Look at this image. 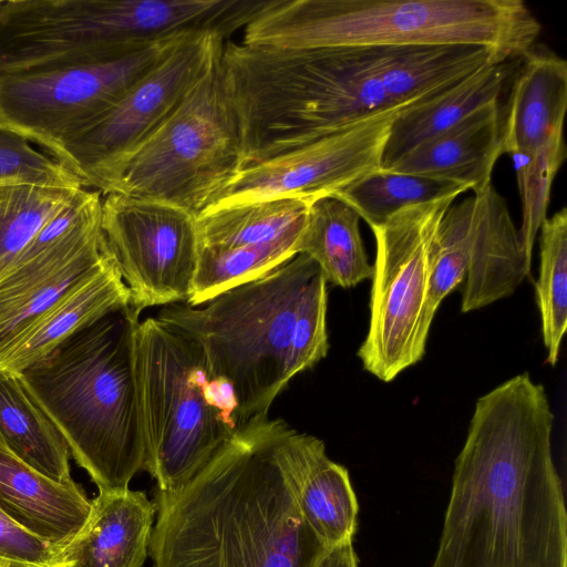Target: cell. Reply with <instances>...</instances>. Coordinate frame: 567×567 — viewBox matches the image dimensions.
Returning <instances> with one entry per match:
<instances>
[{"label": "cell", "instance_id": "cell-28", "mask_svg": "<svg viewBox=\"0 0 567 567\" xmlns=\"http://www.w3.org/2000/svg\"><path fill=\"white\" fill-rule=\"evenodd\" d=\"M80 189L0 185V281L42 227L66 207Z\"/></svg>", "mask_w": 567, "mask_h": 567}, {"label": "cell", "instance_id": "cell-12", "mask_svg": "<svg viewBox=\"0 0 567 567\" xmlns=\"http://www.w3.org/2000/svg\"><path fill=\"white\" fill-rule=\"evenodd\" d=\"M188 35L109 62L0 75V127L39 144L52 157Z\"/></svg>", "mask_w": 567, "mask_h": 567}, {"label": "cell", "instance_id": "cell-22", "mask_svg": "<svg viewBox=\"0 0 567 567\" xmlns=\"http://www.w3.org/2000/svg\"><path fill=\"white\" fill-rule=\"evenodd\" d=\"M360 216L336 196L315 200L307 213L297 252L309 256L327 282L351 288L371 279L373 266L360 235Z\"/></svg>", "mask_w": 567, "mask_h": 567}, {"label": "cell", "instance_id": "cell-15", "mask_svg": "<svg viewBox=\"0 0 567 567\" xmlns=\"http://www.w3.org/2000/svg\"><path fill=\"white\" fill-rule=\"evenodd\" d=\"M467 267L462 312L509 297L526 277L518 230L505 199L491 185L468 197Z\"/></svg>", "mask_w": 567, "mask_h": 567}, {"label": "cell", "instance_id": "cell-26", "mask_svg": "<svg viewBox=\"0 0 567 567\" xmlns=\"http://www.w3.org/2000/svg\"><path fill=\"white\" fill-rule=\"evenodd\" d=\"M301 514L328 546L352 542L359 505L348 470L331 461L326 449L313 458L299 493Z\"/></svg>", "mask_w": 567, "mask_h": 567}, {"label": "cell", "instance_id": "cell-32", "mask_svg": "<svg viewBox=\"0 0 567 567\" xmlns=\"http://www.w3.org/2000/svg\"><path fill=\"white\" fill-rule=\"evenodd\" d=\"M82 188L80 179L23 137L0 127V185Z\"/></svg>", "mask_w": 567, "mask_h": 567}, {"label": "cell", "instance_id": "cell-27", "mask_svg": "<svg viewBox=\"0 0 567 567\" xmlns=\"http://www.w3.org/2000/svg\"><path fill=\"white\" fill-rule=\"evenodd\" d=\"M468 189L457 183L419 175L378 169L333 195L357 212L372 227L399 210L454 197Z\"/></svg>", "mask_w": 567, "mask_h": 567}, {"label": "cell", "instance_id": "cell-35", "mask_svg": "<svg viewBox=\"0 0 567 567\" xmlns=\"http://www.w3.org/2000/svg\"><path fill=\"white\" fill-rule=\"evenodd\" d=\"M315 567H359L352 542L329 548Z\"/></svg>", "mask_w": 567, "mask_h": 567}, {"label": "cell", "instance_id": "cell-1", "mask_svg": "<svg viewBox=\"0 0 567 567\" xmlns=\"http://www.w3.org/2000/svg\"><path fill=\"white\" fill-rule=\"evenodd\" d=\"M502 60L476 45L276 50L227 41L219 69L245 168L402 112Z\"/></svg>", "mask_w": 567, "mask_h": 567}, {"label": "cell", "instance_id": "cell-20", "mask_svg": "<svg viewBox=\"0 0 567 567\" xmlns=\"http://www.w3.org/2000/svg\"><path fill=\"white\" fill-rule=\"evenodd\" d=\"M155 516L154 502L142 491L99 493L64 558L70 567H143Z\"/></svg>", "mask_w": 567, "mask_h": 567}, {"label": "cell", "instance_id": "cell-9", "mask_svg": "<svg viewBox=\"0 0 567 567\" xmlns=\"http://www.w3.org/2000/svg\"><path fill=\"white\" fill-rule=\"evenodd\" d=\"M241 168L237 122L218 62L133 155L115 193L197 217Z\"/></svg>", "mask_w": 567, "mask_h": 567}, {"label": "cell", "instance_id": "cell-13", "mask_svg": "<svg viewBox=\"0 0 567 567\" xmlns=\"http://www.w3.org/2000/svg\"><path fill=\"white\" fill-rule=\"evenodd\" d=\"M101 227L132 307L142 312L188 300L200 247L194 214L111 193L102 199Z\"/></svg>", "mask_w": 567, "mask_h": 567}, {"label": "cell", "instance_id": "cell-34", "mask_svg": "<svg viewBox=\"0 0 567 567\" xmlns=\"http://www.w3.org/2000/svg\"><path fill=\"white\" fill-rule=\"evenodd\" d=\"M1 567H70L63 551L0 511Z\"/></svg>", "mask_w": 567, "mask_h": 567}, {"label": "cell", "instance_id": "cell-11", "mask_svg": "<svg viewBox=\"0 0 567 567\" xmlns=\"http://www.w3.org/2000/svg\"><path fill=\"white\" fill-rule=\"evenodd\" d=\"M225 41L215 33L182 39L112 109L63 142L52 158L83 187L115 193L133 155L219 62Z\"/></svg>", "mask_w": 567, "mask_h": 567}, {"label": "cell", "instance_id": "cell-29", "mask_svg": "<svg viewBox=\"0 0 567 567\" xmlns=\"http://www.w3.org/2000/svg\"><path fill=\"white\" fill-rule=\"evenodd\" d=\"M539 275L535 282L546 361L555 365L567 329V209L547 217L540 227Z\"/></svg>", "mask_w": 567, "mask_h": 567}, {"label": "cell", "instance_id": "cell-8", "mask_svg": "<svg viewBox=\"0 0 567 567\" xmlns=\"http://www.w3.org/2000/svg\"><path fill=\"white\" fill-rule=\"evenodd\" d=\"M202 16L196 0H0V75L117 60Z\"/></svg>", "mask_w": 567, "mask_h": 567}, {"label": "cell", "instance_id": "cell-18", "mask_svg": "<svg viewBox=\"0 0 567 567\" xmlns=\"http://www.w3.org/2000/svg\"><path fill=\"white\" fill-rule=\"evenodd\" d=\"M0 511L63 551L84 526L91 501L78 484L55 483L29 466L0 434Z\"/></svg>", "mask_w": 567, "mask_h": 567}, {"label": "cell", "instance_id": "cell-21", "mask_svg": "<svg viewBox=\"0 0 567 567\" xmlns=\"http://www.w3.org/2000/svg\"><path fill=\"white\" fill-rule=\"evenodd\" d=\"M518 61L519 56L488 63L439 95L400 112L389 132L381 169L477 109L499 101Z\"/></svg>", "mask_w": 567, "mask_h": 567}, {"label": "cell", "instance_id": "cell-3", "mask_svg": "<svg viewBox=\"0 0 567 567\" xmlns=\"http://www.w3.org/2000/svg\"><path fill=\"white\" fill-rule=\"evenodd\" d=\"M322 449L281 419L243 425L179 491L156 489L152 567H315L330 547L299 493Z\"/></svg>", "mask_w": 567, "mask_h": 567}, {"label": "cell", "instance_id": "cell-10", "mask_svg": "<svg viewBox=\"0 0 567 567\" xmlns=\"http://www.w3.org/2000/svg\"><path fill=\"white\" fill-rule=\"evenodd\" d=\"M454 197L405 207L370 227L377 255L370 292V320L358 350L364 370L384 382L419 362L429 329L424 311L437 226Z\"/></svg>", "mask_w": 567, "mask_h": 567}, {"label": "cell", "instance_id": "cell-2", "mask_svg": "<svg viewBox=\"0 0 567 567\" xmlns=\"http://www.w3.org/2000/svg\"><path fill=\"white\" fill-rule=\"evenodd\" d=\"M554 414L527 372L475 404L431 567H567Z\"/></svg>", "mask_w": 567, "mask_h": 567}, {"label": "cell", "instance_id": "cell-6", "mask_svg": "<svg viewBox=\"0 0 567 567\" xmlns=\"http://www.w3.org/2000/svg\"><path fill=\"white\" fill-rule=\"evenodd\" d=\"M319 272L309 256L297 254L203 307L172 303L156 317L200 347L212 371L231 385L244 424L267 417L274 400L293 378L295 326Z\"/></svg>", "mask_w": 567, "mask_h": 567}, {"label": "cell", "instance_id": "cell-7", "mask_svg": "<svg viewBox=\"0 0 567 567\" xmlns=\"http://www.w3.org/2000/svg\"><path fill=\"white\" fill-rule=\"evenodd\" d=\"M137 362L146 455L157 491L186 485L245 425L231 385L200 347L156 317L140 321Z\"/></svg>", "mask_w": 567, "mask_h": 567}, {"label": "cell", "instance_id": "cell-33", "mask_svg": "<svg viewBox=\"0 0 567 567\" xmlns=\"http://www.w3.org/2000/svg\"><path fill=\"white\" fill-rule=\"evenodd\" d=\"M327 281L321 271L308 288L298 313L291 346L292 377L312 368L327 355Z\"/></svg>", "mask_w": 567, "mask_h": 567}, {"label": "cell", "instance_id": "cell-5", "mask_svg": "<svg viewBox=\"0 0 567 567\" xmlns=\"http://www.w3.org/2000/svg\"><path fill=\"white\" fill-rule=\"evenodd\" d=\"M540 30L520 0H265L241 43L276 50L476 45L514 59Z\"/></svg>", "mask_w": 567, "mask_h": 567}, {"label": "cell", "instance_id": "cell-23", "mask_svg": "<svg viewBox=\"0 0 567 567\" xmlns=\"http://www.w3.org/2000/svg\"><path fill=\"white\" fill-rule=\"evenodd\" d=\"M0 434L10 450L51 481L73 486L63 436L31 398L19 374L0 370Z\"/></svg>", "mask_w": 567, "mask_h": 567}, {"label": "cell", "instance_id": "cell-4", "mask_svg": "<svg viewBox=\"0 0 567 567\" xmlns=\"http://www.w3.org/2000/svg\"><path fill=\"white\" fill-rule=\"evenodd\" d=\"M140 315L131 305L111 311L18 373L99 493L127 491L144 468Z\"/></svg>", "mask_w": 567, "mask_h": 567}, {"label": "cell", "instance_id": "cell-19", "mask_svg": "<svg viewBox=\"0 0 567 567\" xmlns=\"http://www.w3.org/2000/svg\"><path fill=\"white\" fill-rule=\"evenodd\" d=\"M127 306L130 291L109 251L103 264L87 279L0 346V370L21 372L76 330Z\"/></svg>", "mask_w": 567, "mask_h": 567}, {"label": "cell", "instance_id": "cell-36", "mask_svg": "<svg viewBox=\"0 0 567 567\" xmlns=\"http://www.w3.org/2000/svg\"><path fill=\"white\" fill-rule=\"evenodd\" d=\"M1 567V566H0Z\"/></svg>", "mask_w": 567, "mask_h": 567}, {"label": "cell", "instance_id": "cell-31", "mask_svg": "<svg viewBox=\"0 0 567 567\" xmlns=\"http://www.w3.org/2000/svg\"><path fill=\"white\" fill-rule=\"evenodd\" d=\"M468 197L452 204L442 217L432 244L431 277L424 311V326L430 330L443 299L466 276Z\"/></svg>", "mask_w": 567, "mask_h": 567}, {"label": "cell", "instance_id": "cell-17", "mask_svg": "<svg viewBox=\"0 0 567 567\" xmlns=\"http://www.w3.org/2000/svg\"><path fill=\"white\" fill-rule=\"evenodd\" d=\"M501 107L497 101L477 109L384 171L454 182L474 194L484 190L504 154Z\"/></svg>", "mask_w": 567, "mask_h": 567}, {"label": "cell", "instance_id": "cell-14", "mask_svg": "<svg viewBox=\"0 0 567 567\" xmlns=\"http://www.w3.org/2000/svg\"><path fill=\"white\" fill-rule=\"evenodd\" d=\"M399 113L372 117L240 169L205 210L279 198L315 202L338 194L381 168L389 132Z\"/></svg>", "mask_w": 567, "mask_h": 567}, {"label": "cell", "instance_id": "cell-16", "mask_svg": "<svg viewBox=\"0 0 567 567\" xmlns=\"http://www.w3.org/2000/svg\"><path fill=\"white\" fill-rule=\"evenodd\" d=\"M567 109V62L533 44L520 56L501 107L503 153L530 154L563 133Z\"/></svg>", "mask_w": 567, "mask_h": 567}, {"label": "cell", "instance_id": "cell-24", "mask_svg": "<svg viewBox=\"0 0 567 567\" xmlns=\"http://www.w3.org/2000/svg\"><path fill=\"white\" fill-rule=\"evenodd\" d=\"M303 224L305 220L280 238L265 244L233 248L200 246L192 292L185 303L202 306L290 260L298 254L297 244Z\"/></svg>", "mask_w": 567, "mask_h": 567}, {"label": "cell", "instance_id": "cell-25", "mask_svg": "<svg viewBox=\"0 0 567 567\" xmlns=\"http://www.w3.org/2000/svg\"><path fill=\"white\" fill-rule=\"evenodd\" d=\"M312 203L279 198L205 210L197 216L199 244L233 248L274 241L302 223Z\"/></svg>", "mask_w": 567, "mask_h": 567}, {"label": "cell", "instance_id": "cell-30", "mask_svg": "<svg viewBox=\"0 0 567 567\" xmlns=\"http://www.w3.org/2000/svg\"><path fill=\"white\" fill-rule=\"evenodd\" d=\"M566 155L564 136L559 133L530 154L511 156L522 200V226L518 236L529 272L535 239L547 218L551 185Z\"/></svg>", "mask_w": 567, "mask_h": 567}]
</instances>
